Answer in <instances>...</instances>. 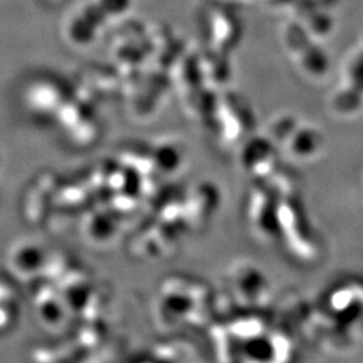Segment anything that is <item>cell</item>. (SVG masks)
Returning a JSON list of instances; mask_svg holds the SVG:
<instances>
[{"instance_id":"3957f363","label":"cell","mask_w":363,"mask_h":363,"mask_svg":"<svg viewBox=\"0 0 363 363\" xmlns=\"http://www.w3.org/2000/svg\"><path fill=\"white\" fill-rule=\"evenodd\" d=\"M250 223L261 241L265 244L279 242V218H277V196L272 190L259 187L250 201Z\"/></svg>"},{"instance_id":"277c9868","label":"cell","mask_w":363,"mask_h":363,"mask_svg":"<svg viewBox=\"0 0 363 363\" xmlns=\"http://www.w3.org/2000/svg\"><path fill=\"white\" fill-rule=\"evenodd\" d=\"M283 147L291 157L306 160L320 151L322 136L311 125H298Z\"/></svg>"},{"instance_id":"8992f818","label":"cell","mask_w":363,"mask_h":363,"mask_svg":"<svg viewBox=\"0 0 363 363\" xmlns=\"http://www.w3.org/2000/svg\"><path fill=\"white\" fill-rule=\"evenodd\" d=\"M343 85L354 88L363 94V48L354 52L346 62Z\"/></svg>"},{"instance_id":"6da1fadb","label":"cell","mask_w":363,"mask_h":363,"mask_svg":"<svg viewBox=\"0 0 363 363\" xmlns=\"http://www.w3.org/2000/svg\"><path fill=\"white\" fill-rule=\"evenodd\" d=\"M277 218L279 241L283 242L286 252L303 264L316 261L320 245L296 195L277 198Z\"/></svg>"},{"instance_id":"7a4b0ae2","label":"cell","mask_w":363,"mask_h":363,"mask_svg":"<svg viewBox=\"0 0 363 363\" xmlns=\"http://www.w3.org/2000/svg\"><path fill=\"white\" fill-rule=\"evenodd\" d=\"M319 306L334 320L358 331L363 327V277L350 276L328 286Z\"/></svg>"},{"instance_id":"5b68a950","label":"cell","mask_w":363,"mask_h":363,"mask_svg":"<svg viewBox=\"0 0 363 363\" xmlns=\"http://www.w3.org/2000/svg\"><path fill=\"white\" fill-rule=\"evenodd\" d=\"M363 94L361 91L343 85L339 91L334 94L331 106L333 109L340 115H351L352 112L358 111L362 104Z\"/></svg>"},{"instance_id":"ba28073f","label":"cell","mask_w":363,"mask_h":363,"mask_svg":"<svg viewBox=\"0 0 363 363\" xmlns=\"http://www.w3.org/2000/svg\"><path fill=\"white\" fill-rule=\"evenodd\" d=\"M298 121L292 115H281L276 117L271 124L269 128V135H271V142H277L280 145H284L289 136L294 133V130L298 128Z\"/></svg>"},{"instance_id":"52a82bcc","label":"cell","mask_w":363,"mask_h":363,"mask_svg":"<svg viewBox=\"0 0 363 363\" xmlns=\"http://www.w3.org/2000/svg\"><path fill=\"white\" fill-rule=\"evenodd\" d=\"M304 22L311 37L323 38L333 31V18L320 10L310 9V16H306Z\"/></svg>"}]
</instances>
